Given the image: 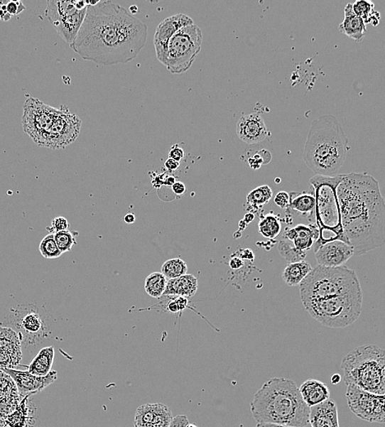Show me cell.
Segmentation results:
<instances>
[{"mask_svg": "<svg viewBox=\"0 0 385 427\" xmlns=\"http://www.w3.org/2000/svg\"><path fill=\"white\" fill-rule=\"evenodd\" d=\"M148 29L128 10L112 1L88 6L71 48L83 60L102 65L129 63L146 45Z\"/></svg>", "mask_w": 385, "mask_h": 427, "instance_id": "6da1fadb", "label": "cell"}, {"mask_svg": "<svg viewBox=\"0 0 385 427\" xmlns=\"http://www.w3.org/2000/svg\"><path fill=\"white\" fill-rule=\"evenodd\" d=\"M337 198L342 228L355 256L385 247V202L376 179L367 173L345 175Z\"/></svg>", "mask_w": 385, "mask_h": 427, "instance_id": "7a4b0ae2", "label": "cell"}, {"mask_svg": "<svg viewBox=\"0 0 385 427\" xmlns=\"http://www.w3.org/2000/svg\"><path fill=\"white\" fill-rule=\"evenodd\" d=\"M257 423L304 427L310 423V408L292 379L273 377L258 390L251 404Z\"/></svg>", "mask_w": 385, "mask_h": 427, "instance_id": "3957f363", "label": "cell"}, {"mask_svg": "<svg viewBox=\"0 0 385 427\" xmlns=\"http://www.w3.org/2000/svg\"><path fill=\"white\" fill-rule=\"evenodd\" d=\"M348 150V139L339 119L325 114L311 123L303 157L316 175L333 177L344 165Z\"/></svg>", "mask_w": 385, "mask_h": 427, "instance_id": "277c9868", "label": "cell"}, {"mask_svg": "<svg viewBox=\"0 0 385 427\" xmlns=\"http://www.w3.org/2000/svg\"><path fill=\"white\" fill-rule=\"evenodd\" d=\"M345 175L333 177L315 175L310 179L315 198V221L320 238L314 245L315 252L327 242L336 240L348 242L342 225L337 187Z\"/></svg>", "mask_w": 385, "mask_h": 427, "instance_id": "5b68a950", "label": "cell"}, {"mask_svg": "<svg viewBox=\"0 0 385 427\" xmlns=\"http://www.w3.org/2000/svg\"><path fill=\"white\" fill-rule=\"evenodd\" d=\"M345 382L365 391L385 394V350L376 345L357 347L341 363Z\"/></svg>", "mask_w": 385, "mask_h": 427, "instance_id": "8992f818", "label": "cell"}, {"mask_svg": "<svg viewBox=\"0 0 385 427\" xmlns=\"http://www.w3.org/2000/svg\"><path fill=\"white\" fill-rule=\"evenodd\" d=\"M361 291V284L355 271L345 266H316L300 284L303 304Z\"/></svg>", "mask_w": 385, "mask_h": 427, "instance_id": "52a82bcc", "label": "cell"}, {"mask_svg": "<svg viewBox=\"0 0 385 427\" xmlns=\"http://www.w3.org/2000/svg\"><path fill=\"white\" fill-rule=\"evenodd\" d=\"M362 291L315 300L303 304L311 318L329 328L350 326L360 318L362 310Z\"/></svg>", "mask_w": 385, "mask_h": 427, "instance_id": "ba28073f", "label": "cell"}, {"mask_svg": "<svg viewBox=\"0 0 385 427\" xmlns=\"http://www.w3.org/2000/svg\"><path fill=\"white\" fill-rule=\"evenodd\" d=\"M202 30L192 24L173 36L168 45L166 67L172 75H182L190 70L202 50Z\"/></svg>", "mask_w": 385, "mask_h": 427, "instance_id": "9c48e42d", "label": "cell"}, {"mask_svg": "<svg viewBox=\"0 0 385 427\" xmlns=\"http://www.w3.org/2000/svg\"><path fill=\"white\" fill-rule=\"evenodd\" d=\"M59 112L60 109L53 108L38 99H26L23 117L25 133L28 134L36 144L45 146L47 134Z\"/></svg>", "mask_w": 385, "mask_h": 427, "instance_id": "30bf717a", "label": "cell"}, {"mask_svg": "<svg viewBox=\"0 0 385 427\" xmlns=\"http://www.w3.org/2000/svg\"><path fill=\"white\" fill-rule=\"evenodd\" d=\"M346 399L348 408L357 418L368 423H385V394H372L354 386H347Z\"/></svg>", "mask_w": 385, "mask_h": 427, "instance_id": "8fae6325", "label": "cell"}, {"mask_svg": "<svg viewBox=\"0 0 385 427\" xmlns=\"http://www.w3.org/2000/svg\"><path fill=\"white\" fill-rule=\"evenodd\" d=\"M81 125V119L71 114L65 105H61L60 112L47 134L44 147L55 150L65 148L77 139Z\"/></svg>", "mask_w": 385, "mask_h": 427, "instance_id": "7c38bea8", "label": "cell"}, {"mask_svg": "<svg viewBox=\"0 0 385 427\" xmlns=\"http://www.w3.org/2000/svg\"><path fill=\"white\" fill-rule=\"evenodd\" d=\"M14 326L24 347L40 344L45 338L46 321L38 308H19L13 312Z\"/></svg>", "mask_w": 385, "mask_h": 427, "instance_id": "4fadbf2b", "label": "cell"}, {"mask_svg": "<svg viewBox=\"0 0 385 427\" xmlns=\"http://www.w3.org/2000/svg\"><path fill=\"white\" fill-rule=\"evenodd\" d=\"M194 24L192 18L183 13L168 18L158 25L154 36V45L157 60L166 66L168 45L178 31L185 26Z\"/></svg>", "mask_w": 385, "mask_h": 427, "instance_id": "5bb4252c", "label": "cell"}, {"mask_svg": "<svg viewBox=\"0 0 385 427\" xmlns=\"http://www.w3.org/2000/svg\"><path fill=\"white\" fill-rule=\"evenodd\" d=\"M1 371L8 374L13 379L22 400L31 394L40 393L51 384L55 383L58 378V372L55 371H52L46 377L36 376L28 371H20L17 369L4 368Z\"/></svg>", "mask_w": 385, "mask_h": 427, "instance_id": "9a60e30c", "label": "cell"}, {"mask_svg": "<svg viewBox=\"0 0 385 427\" xmlns=\"http://www.w3.org/2000/svg\"><path fill=\"white\" fill-rule=\"evenodd\" d=\"M319 266L326 267L344 266L355 255L354 247L340 240L327 242L315 252Z\"/></svg>", "mask_w": 385, "mask_h": 427, "instance_id": "2e32d148", "label": "cell"}, {"mask_svg": "<svg viewBox=\"0 0 385 427\" xmlns=\"http://www.w3.org/2000/svg\"><path fill=\"white\" fill-rule=\"evenodd\" d=\"M170 408L163 404H147L136 409L135 427H170L173 421Z\"/></svg>", "mask_w": 385, "mask_h": 427, "instance_id": "e0dca14e", "label": "cell"}, {"mask_svg": "<svg viewBox=\"0 0 385 427\" xmlns=\"http://www.w3.org/2000/svg\"><path fill=\"white\" fill-rule=\"evenodd\" d=\"M237 134L246 144H256L266 140L270 131L261 114L252 113L242 116L237 124Z\"/></svg>", "mask_w": 385, "mask_h": 427, "instance_id": "ac0fdd59", "label": "cell"}, {"mask_svg": "<svg viewBox=\"0 0 385 427\" xmlns=\"http://www.w3.org/2000/svg\"><path fill=\"white\" fill-rule=\"evenodd\" d=\"M1 352H0V364L1 369H15L19 366L23 360L22 341L19 335L12 329H1Z\"/></svg>", "mask_w": 385, "mask_h": 427, "instance_id": "d6986e66", "label": "cell"}, {"mask_svg": "<svg viewBox=\"0 0 385 427\" xmlns=\"http://www.w3.org/2000/svg\"><path fill=\"white\" fill-rule=\"evenodd\" d=\"M284 238L293 242L298 249L308 251L320 238V230L316 224L298 225L293 229H286Z\"/></svg>", "mask_w": 385, "mask_h": 427, "instance_id": "ffe728a7", "label": "cell"}, {"mask_svg": "<svg viewBox=\"0 0 385 427\" xmlns=\"http://www.w3.org/2000/svg\"><path fill=\"white\" fill-rule=\"evenodd\" d=\"M311 427H340L337 404L333 399L310 408Z\"/></svg>", "mask_w": 385, "mask_h": 427, "instance_id": "44dd1931", "label": "cell"}, {"mask_svg": "<svg viewBox=\"0 0 385 427\" xmlns=\"http://www.w3.org/2000/svg\"><path fill=\"white\" fill-rule=\"evenodd\" d=\"M308 193H290V204L287 210H294L304 218H309L310 224H316L315 221V198L313 188L310 186Z\"/></svg>", "mask_w": 385, "mask_h": 427, "instance_id": "7402d4cb", "label": "cell"}, {"mask_svg": "<svg viewBox=\"0 0 385 427\" xmlns=\"http://www.w3.org/2000/svg\"><path fill=\"white\" fill-rule=\"evenodd\" d=\"M299 389L304 402L310 408L326 402L330 397L328 387L318 379H308L300 387Z\"/></svg>", "mask_w": 385, "mask_h": 427, "instance_id": "603a6c76", "label": "cell"}, {"mask_svg": "<svg viewBox=\"0 0 385 427\" xmlns=\"http://www.w3.org/2000/svg\"><path fill=\"white\" fill-rule=\"evenodd\" d=\"M339 29L348 38L359 42L367 33V26L363 19L353 11L352 4H347L345 9V18Z\"/></svg>", "mask_w": 385, "mask_h": 427, "instance_id": "cb8c5ba5", "label": "cell"}, {"mask_svg": "<svg viewBox=\"0 0 385 427\" xmlns=\"http://www.w3.org/2000/svg\"><path fill=\"white\" fill-rule=\"evenodd\" d=\"M198 281L192 275H185L177 279H168L163 296L191 298L197 293Z\"/></svg>", "mask_w": 385, "mask_h": 427, "instance_id": "d4e9b609", "label": "cell"}, {"mask_svg": "<svg viewBox=\"0 0 385 427\" xmlns=\"http://www.w3.org/2000/svg\"><path fill=\"white\" fill-rule=\"evenodd\" d=\"M87 10H82V11H79L78 10L75 14L68 16V17L63 19L59 23L55 26L58 34L70 45H72L73 42L75 41L79 31L81 30L84 20L86 18Z\"/></svg>", "mask_w": 385, "mask_h": 427, "instance_id": "484cf974", "label": "cell"}, {"mask_svg": "<svg viewBox=\"0 0 385 427\" xmlns=\"http://www.w3.org/2000/svg\"><path fill=\"white\" fill-rule=\"evenodd\" d=\"M1 387V409L2 416H6L14 412L19 407L20 402L23 400L19 396V393L13 379L9 377L6 373L2 372Z\"/></svg>", "mask_w": 385, "mask_h": 427, "instance_id": "4316f807", "label": "cell"}, {"mask_svg": "<svg viewBox=\"0 0 385 427\" xmlns=\"http://www.w3.org/2000/svg\"><path fill=\"white\" fill-rule=\"evenodd\" d=\"M55 349L50 346L44 347L39 351L28 366V371L38 377H46L52 372L51 368L54 364Z\"/></svg>", "mask_w": 385, "mask_h": 427, "instance_id": "83f0119b", "label": "cell"}, {"mask_svg": "<svg viewBox=\"0 0 385 427\" xmlns=\"http://www.w3.org/2000/svg\"><path fill=\"white\" fill-rule=\"evenodd\" d=\"M77 11L75 1L49 0V1H47L45 16L49 19L50 23L55 26L63 19L75 14Z\"/></svg>", "mask_w": 385, "mask_h": 427, "instance_id": "f1b7e54d", "label": "cell"}, {"mask_svg": "<svg viewBox=\"0 0 385 427\" xmlns=\"http://www.w3.org/2000/svg\"><path fill=\"white\" fill-rule=\"evenodd\" d=\"M313 270L308 261L289 263L283 272V281L290 287L300 286Z\"/></svg>", "mask_w": 385, "mask_h": 427, "instance_id": "f546056e", "label": "cell"}, {"mask_svg": "<svg viewBox=\"0 0 385 427\" xmlns=\"http://www.w3.org/2000/svg\"><path fill=\"white\" fill-rule=\"evenodd\" d=\"M273 198V192L268 185H262L253 189L246 197V210L256 213L264 205L268 204Z\"/></svg>", "mask_w": 385, "mask_h": 427, "instance_id": "4dcf8cb0", "label": "cell"}, {"mask_svg": "<svg viewBox=\"0 0 385 427\" xmlns=\"http://www.w3.org/2000/svg\"><path fill=\"white\" fill-rule=\"evenodd\" d=\"M353 11L367 24L376 26L381 21V13L374 10V4L367 0H357L352 4Z\"/></svg>", "mask_w": 385, "mask_h": 427, "instance_id": "1f68e13d", "label": "cell"}, {"mask_svg": "<svg viewBox=\"0 0 385 427\" xmlns=\"http://www.w3.org/2000/svg\"><path fill=\"white\" fill-rule=\"evenodd\" d=\"M168 279L161 272H154L146 277L145 290L151 298H161L167 287Z\"/></svg>", "mask_w": 385, "mask_h": 427, "instance_id": "d6a6232c", "label": "cell"}, {"mask_svg": "<svg viewBox=\"0 0 385 427\" xmlns=\"http://www.w3.org/2000/svg\"><path fill=\"white\" fill-rule=\"evenodd\" d=\"M258 229L265 238L273 239L281 234V224L277 216L268 214L261 219Z\"/></svg>", "mask_w": 385, "mask_h": 427, "instance_id": "836d02e7", "label": "cell"}, {"mask_svg": "<svg viewBox=\"0 0 385 427\" xmlns=\"http://www.w3.org/2000/svg\"><path fill=\"white\" fill-rule=\"evenodd\" d=\"M278 250L288 263L303 261L307 256V252L298 249L293 242L286 239L279 241Z\"/></svg>", "mask_w": 385, "mask_h": 427, "instance_id": "e575fe53", "label": "cell"}, {"mask_svg": "<svg viewBox=\"0 0 385 427\" xmlns=\"http://www.w3.org/2000/svg\"><path fill=\"white\" fill-rule=\"evenodd\" d=\"M187 263L181 258H173L163 263L161 273L168 279H177L187 275Z\"/></svg>", "mask_w": 385, "mask_h": 427, "instance_id": "d590c367", "label": "cell"}, {"mask_svg": "<svg viewBox=\"0 0 385 427\" xmlns=\"http://www.w3.org/2000/svg\"><path fill=\"white\" fill-rule=\"evenodd\" d=\"M39 251L45 259H56V258H59L63 254L57 244L54 234L46 235L41 240Z\"/></svg>", "mask_w": 385, "mask_h": 427, "instance_id": "8d00e7d4", "label": "cell"}, {"mask_svg": "<svg viewBox=\"0 0 385 427\" xmlns=\"http://www.w3.org/2000/svg\"><path fill=\"white\" fill-rule=\"evenodd\" d=\"M77 235V232L70 230L61 231L55 234L57 244L63 253L70 252L72 247L77 244L76 237Z\"/></svg>", "mask_w": 385, "mask_h": 427, "instance_id": "74e56055", "label": "cell"}, {"mask_svg": "<svg viewBox=\"0 0 385 427\" xmlns=\"http://www.w3.org/2000/svg\"><path fill=\"white\" fill-rule=\"evenodd\" d=\"M271 161V153L266 150L260 151L249 158V163L253 170H258L262 165H267Z\"/></svg>", "mask_w": 385, "mask_h": 427, "instance_id": "f35d334b", "label": "cell"}, {"mask_svg": "<svg viewBox=\"0 0 385 427\" xmlns=\"http://www.w3.org/2000/svg\"><path fill=\"white\" fill-rule=\"evenodd\" d=\"M68 228H70V224H68L67 219L63 217V216H58L52 220L51 228L48 227L46 229L50 232V234H55L59 233V232L67 230Z\"/></svg>", "mask_w": 385, "mask_h": 427, "instance_id": "ab89813d", "label": "cell"}, {"mask_svg": "<svg viewBox=\"0 0 385 427\" xmlns=\"http://www.w3.org/2000/svg\"><path fill=\"white\" fill-rule=\"evenodd\" d=\"M274 203L283 210H288L290 204V195L286 192H279L274 198Z\"/></svg>", "mask_w": 385, "mask_h": 427, "instance_id": "60d3db41", "label": "cell"}, {"mask_svg": "<svg viewBox=\"0 0 385 427\" xmlns=\"http://www.w3.org/2000/svg\"><path fill=\"white\" fill-rule=\"evenodd\" d=\"M7 11L11 16L17 15L22 13L25 10V6L20 1H9L6 4Z\"/></svg>", "mask_w": 385, "mask_h": 427, "instance_id": "b9f144b4", "label": "cell"}, {"mask_svg": "<svg viewBox=\"0 0 385 427\" xmlns=\"http://www.w3.org/2000/svg\"><path fill=\"white\" fill-rule=\"evenodd\" d=\"M184 157V151L178 145H174L171 147L170 152H168V158L180 162Z\"/></svg>", "mask_w": 385, "mask_h": 427, "instance_id": "7bdbcfd3", "label": "cell"}, {"mask_svg": "<svg viewBox=\"0 0 385 427\" xmlns=\"http://www.w3.org/2000/svg\"><path fill=\"white\" fill-rule=\"evenodd\" d=\"M189 424L188 416L185 415H178L173 418L170 427H187Z\"/></svg>", "mask_w": 385, "mask_h": 427, "instance_id": "ee69618b", "label": "cell"}, {"mask_svg": "<svg viewBox=\"0 0 385 427\" xmlns=\"http://www.w3.org/2000/svg\"><path fill=\"white\" fill-rule=\"evenodd\" d=\"M179 166H180V162L171 159V158H168L165 163V167L168 171H175L178 170Z\"/></svg>", "mask_w": 385, "mask_h": 427, "instance_id": "f6af8a7d", "label": "cell"}, {"mask_svg": "<svg viewBox=\"0 0 385 427\" xmlns=\"http://www.w3.org/2000/svg\"><path fill=\"white\" fill-rule=\"evenodd\" d=\"M173 192L178 195V196H181V195L185 193L186 192V186L182 182H176L173 184L172 187Z\"/></svg>", "mask_w": 385, "mask_h": 427, "instance_id": "bcb514c9", "label": "cell"}, {"mask_svg": "<svg viewBox=\"0 0 385 427\" xmlns=\"http://www.w3.org/2000/svg\"><path fill=\"white\" fill-rule=\"evenodd\" d=\"M167 310L168 312H170L172 313H180L179 312L178 306L175 301V299L173 298L170 303L167 304Z\"/></svg>", "mask_w": 385, "mask_h": 427, "instance_id": "7dc6e473", "label": "cell"}, {"mask_svg": "<svg viewBox=\"0 0 385 427\" xmlns=\"http://www.w3.org/2000/svg\"><path fill=\"white\" fill-rule=\"evenodd\" d=\"M124 220L126 224H134L136 221V216L134 213L126 214L124 215Z\"/></svg>", "mask_w": 385, "mask_h": 427, "instance_id": "c3c4849f", "label": "cell"}, {"mask_svg": "<svg viewBox=\"0 0 385 427\" xmlns=\"http://www.w3.org/2000/svg\"><path fill=\"white\" fill-rule=\"evenodd\" d=\"M229 266L232 269H239L242 266V261L239 258H233L229 262Z\"/></svg>", "mask_w": 385, "mask_h": 427, "instance_id": "681fc988", "label": "cell"}, {"mask_svg": "<svg viewBox=\"0 0 385 427\" xmlns=\"http://www.w3.org/2000/svg\"><path fill=\"white\" fill-rule=\"evenodd\" d=\"M256 427H295L273 423H257Z\"/></svg>", "mask_w": 385, "mask_h": 427, "instance_id": "f907efd6", "label": "cell"}, {"mask_svg": "<svg viewBox=\"0 0 385 427\" xmlns=\"http://www.w3.org/2000/svg\"><path fill=\"white\" fill-rule=\"evenodd\" d=\"M176 183L175 177L174 176H167L166 180V185L168 187H173V184Z\"/></svg>", "mask_w": 385, "mask_h": 427, "instance_id": "816d5d0a", "label": "cell"}, {"mask_svg": "<svg viewBox=\"0 0 385 427\" xmlns=\"http://www.w3.org/2000/svg\"><path fill=\"white\" fill-rule=\"evenodd\" d=\"M0 16H1L2 21H9L12 17V16L9 13L7 10H1V13H0Z\"/></svg>", "mask_w": 385, "mask_h": 427, "instance_id": "f5cc1de1", "label": "cell"}, {"mask_svg": "<svg viewBox=\"0 0 385 427\" xmlns=\"http://www.w3.org/2000/svg\"><path fill=\"white\" fill-rule=\"evenodd\" d=\"M341 382V377L339 374H335L333 377H331V383L333 384H339Z\"/></svg>", "mask_w": 385, "mask_h": 427, "instance_id": "db71d44e", "label": "cell"}, {"mask_svg": "<svg viewBox=\"0 0 385 427\" xmlns=\"http://www.w3.org/2000/svg\"><path fill=\"white\" fill-rule=\"evenodd\" d=\"M130 11L131 13H136L137 12V8L136 6H131Z\"/></svg>", "mask_w": 385, "mask_h": 427, "instance_id": "11a10c76", "label": "cell"}, {"mask_svg": "<svg viewBox=\"0 0 385 427\" xmlns=\"http://www.w3.org/2000/svg\"><path fill=\"white\" fill-rule=\"evenodd\" d=\"M187 427H197V426L196 425L189 423Z\"/></svg>", "mask_w": 385, "mask_h": 427, "instance_id": "9f6ffc18", "label": "cell"}]
</instances>
